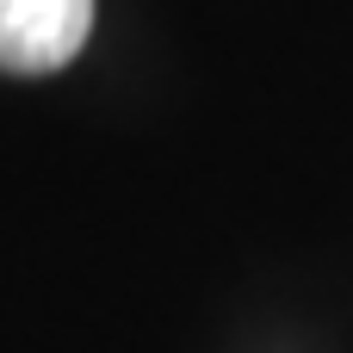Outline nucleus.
I'll list each match as a JSON object with an SVG mask.
<instances>
[{
	"label": "nucleus",
	"mask_w": 353,
	"mask_h": 353,
	"mask_svg": "<svg viewBox=\"0 0 353 353\" xmlns=\"http://www.w3.org/2000/svg\"><path fill=\"white\" fill-rule=\"evenodd\" d=\"M93 31V0H0V68L50 74Z\"/></svg>",
	"instance_id": "1"
}]
</instances>
